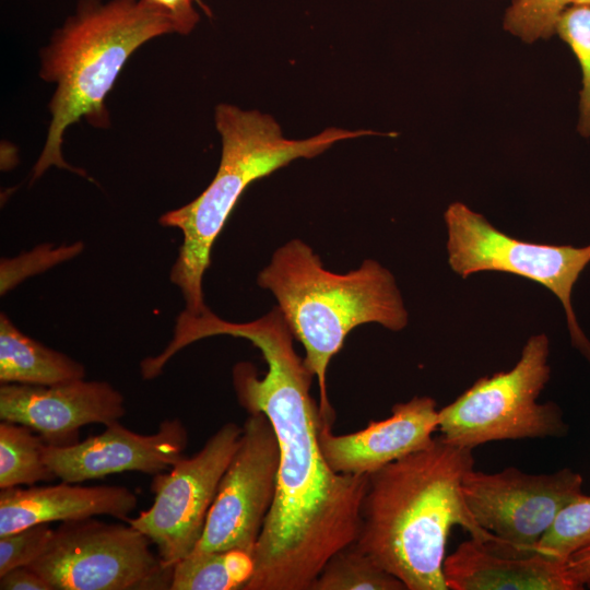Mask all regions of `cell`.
I'll return each instance as SVG.
<instances>
[{
    "instance_id": "4fadbf2b",
    "label": "cell",
    "mask_w": 590,
    "mask_h": 590,
    "mask_svg": "<svg viewBox=\"0 0 590 590\" xmlns=\"http://www.w3.org/2000/svg\"><path fill=\"white\" fill-rule=\"evenodd\" d=\"M125 414L123 396L106 381L81 378L50 386H0L1 421L30 427L47 445H73L82 426L106 425Z\"/></svg>"
},
{
    "instance_id": "30bf717a",
    "label": "cell",
    "mask_w": 590,
    "mask_h": 590,
    "mask_svg": "<svg viewBox=\"0 0 590 590\" xmlns=\"http://www.w3.org/2000/svg\"><path fill=\"white\" fill-rule=\"evenodd\" d=\"M461 491L475 521L514 556H528L558 514L582 495V477L570 469L529 474L517 468L496 473L469 470Z\"/></svg>"
},
{
    "instance_id": "277c9868",
    "label": "cell",
    "mask_w": 590,
    "mask_h": 590,
    "mask_svg": "<svg viewBox=\"0 0 590 590\" xmlns=\"http://www.w3.org/2000/svg\"><path fill=\"white\" fill-rule=\"evenodd\" d=\"M175 33L172 22L141 0H80L75 13L55 31L40 50L39 75L56 84L49 103L51 120L32 180L50 166L67 168L61 154L67 128L81 118L96 128L109 127L105 107L121 68L141 45Z\"/></svg>"
},
{
    "instance_id": "e0dca14e",
    "label": "cell",
    "mask_w": 590,
    "mask_h": 590,
    "mask_svg": "<svg viewBox=\"0 0 590 590\" xmlns=\"http://www.w3.org/2000/svg\"><path fill=\"white\" fill-rule=\"evenodd\" d=\"M85 377V367L21 332L0 315V381L50 386Z\"/></svg>"
},
{
    "instance_id": "44dd1931",
    "label": "cell",
    "mask_w": 590,
    "mask_h": 590,
    "mask_svg": "<svg viewBox=\"0 0 590 590\" xmlns=\"http://www.w3.org/2000/svg\"><path fill=\"white\" fill-rule=\"evenodd\" d=\"M590 546V496L580 495L568 504L539 541L535 552L568 559L575 552Z\"/></svg>"
},
{
    "instance_id": "52a82bcc",
    "label": "cell",
    "mask_w": 590,
    "mask_h": 590,
    "mask_svg": "<svg viewBox=\"0 0 590 590\" xmlns=\"http://www.w3.org/2000/svg\"><path fill=\"white\" fill-rule=\"evenodd\" d=\"M151 544L129 523L67 520L28 567L52 590L170 589L173 567L163 565Z\"/></svg>"
},
{
    "instance_id": "8fae6325",
    "label": "cell",
    "mask_w": 590,
    "mask_h": 590,
    "mask_svg": "<svg viewBox=\"0 0 590 590\" xmlns=\"http://www.w3.org/2000/svg\"><path fill=\"white\" fill-rule=\"evenodd\" d=\"M193 551L243 550L253 554L276 493L279 442L269 418L248 413Z\"/></svg>"
},
{
    "instance_id": "6da1fadb",
    "label": "cell",
    "mask_w": 590,
    "mask_h": 590,
    "mask_svg": "<svg viewBox=\"0 0 590 590\" xmlns=\"http://www.w3.org/2000/svg\"><path fill=\"white\" fill-rule=\"evenodd\" d=\"M192 331L199 340L220 334L246 339L268 367L263 377L250 363L233 369L240 405L269 418L280 451L274 502L244 590H310L329 558L356 541L368 475L338 473L326 461L319 444L323 418L310 394L314 375L295 351L278 307L244 323L208 310L194 319Z\"/></svg>"
},
{
    "instance_id": "5bb4252c",
    "label": "cell",
    "mask_w": 590,
    "mask_h": 590,
    "mask_svg": "<svg viewBox=\"0 0 590 590\" xmlns=\"http://www.w3.org/2000/svg\"><path fill=\"white\" fill-rule=\"evenodd\" d=\"M386 420L371 421L355 433L335 435L322 420L319 444L330 468L343 474L368 475L427 447L438 429V410L430 397H414L392 406Z\"/></svg>"
},
{
    "instance_id": "3957f363",
    "label": "cell",
    "mask_w": 590,
    "mask_h": 590,
    "mask_svg": "<svg viewBox=\"0 0 590 590\" xmlns=\"http://www.w3.org/2000/svg\"><path fill=\"white\" fill-rule=\"evenodd\" d=\"M257 282L274 295L293 337L303 344L304 362L318 381L321 417L332 424L327 370L347 334L370 322L392 331L408 324L393 275L371 259L347 273H333L305 241L292 239L274 251Z\"/></svg>"
},
{
    "instance_id": "7402d4cb",
    "label": "cell",
    "mask_w": 590,
    "mask_h": 590,
    "mask_svg": "<svg viewBox=\"0 0 590 590\" xmlns=\"http://www.w3.org/2000/svg\"><path fill=\"white\" fill-rule=\"evenodd\" d=\"M556 33L571 47L582 69L578 131L590 137V5L568 7L558 20Z\"/></svg>"
},
{
    "instance_id": "f1b7e54d",
    "label": "cell",
    "mask_w": 590,
    "mask_h": 590,
    "mask_svg": "<svg viewBox=\"0 0 590 590\" xmlns=\"http://www.w3.org/2000/svg\"><path fill=\"white\" fill-rule=\"evenodd\" d=\"M574 3L590 5V0H574Z\"/></svg>"
},
{
    "instance_id": "d6986e66",
    "label": "cell",
    "mask_w": 590,
    "mask_h": 590,
    "mask_svg": "<svg viewBox=\"0 0 590 590\" xmlns=\"http://www.w3.org/2000/svg\"><path fill=\"white\" fill-rule=\"evenodd\" d=\"M44 439L30 427L0 423V488L54 481L56 475L43 458Z\"/></svg>"
},
{
    "instance_id": "7c38bea8",
    "label": "cell",
    "mask_w": 590,
    "mask_h": 590,
    "mask_svg": "<svg viewBox=\"0 0 590 590\" xmlns=\"http://www.w3.org/2000/svg\"><path fill=\"white\" fill-rule=\"evenodd\" d=\"M187 445L188 432L179 418L162 421L150 435L114 421L101 434L73 445L45 444L43 458L57 479L81 483L128 471L155 475L182 458Z\"/></svg>"
},
{
    "instance_id": "7a4b0ae2",
    "label": "cell",
    "mask_w": 590,
    "mask_h": 590,
    "mask_svg": "<svg viewBox=\"0 0 590 590\" xmlns=\"http://www.w3.org/2000/svg\"><path fill=\"white\" fill-rule=\"evenodd\" d=\"M473 465L472 449L439 436L427 447L371 472L354 544L408 590H448L444 562L455 526L511 555L495 534L475 521L465 504L461 485Z\"/></svg>"
},
{
    "instance_id": "8992f818",
    "label": "cell",
    "mask_w": 590,
    "mask_h": 590,
    "mask_svg": "<svg viewBox=\"0 0 590 590\" xmlns=\"http://www.w3.org/2000/svg\"><path fill=\"white\" fill-rule=\"evenodd\" d=\"M550 341L531 337L517 364L507 371L476 380L447 406L438 410L440 437L473 449L494 440L559 437L568 426L554 402L538 403L551 377Z\"/></svg>"
},
{
    "instance_id": "cb8c5ba5",
    "label": "cell",
    "mask_w": 590,
    "mask_h": 590,
    "mask_svg": "<svg viewBox=\"0 0 590 590\" xmlns=\"http://www.w3.org/2000/svg\"><path fill=\"white\" fill-rule=\"evenodd\" d=\"M52 534L49 523H38L0 536V576L30 566L45 552Z\"/></svg>"
},
{
    "instance_id": "ac0fdd59",
    "label": "cell",
    "mask_w": 590,
    "mask_h": 590,
    "mask_svg": "<svg viewBox=\"0 0 590 590\" xmlns=\"http://www.w3.org/2000/svg\"><path fill=\"white\" fill-rule=\"evenodd\" d=\"M253 570L243 550L192 551L173 566L170 590H244Z\"/></svg>"
},
{
    "instance_id": "d4e9b609",
    "label": "cell",
    "mask_w": 590,
    "mask_h": 590,
    "mask_svg": "<svg viewBox=\"0 0 590 590\" xmlns=\"http://www.w3.org/2000/svg\"><path fill=\"white\" fill-rule=\"evenodd\" d=\"M82 249V244L62 246L57 249H51L50 246H40L30 253H25L19 258L3 260L1 268H14V272L1 275V294L5 293L13 285L25 279L30 274L40 272L47 268L72 258Z\"/></svg>"
},
{
    "instance_id": "603a6c76",
    "label": "cell",
    "mask_w": 590,
    "mask_h": 590,
    "mask_svg": "<svg viewBox=\"0 0 590 590\" xmlns=\"http://www.w3.org/2000/svg\"><path fill=\"white\" fill-rule=\"evenodd\" d=\"M574 0H512L504 17V27L527 43L548 38L556 33L563 12Z\"/></svg>"
},
{
    "instance_id": "4316f807",
    "label": "cell",
    "mask_w": 590,
    "mask_h": 590,
    "mask_svg": "<svg viewBox=\"0 0 590 590\" xmlns=\"http://www.w3.org/2000/svg\"><path fill=\"white\" fill-rule=\"evenodd\" d=\"M1 590H52L48 582L28 566H22L0 576Z\"/></svg>"
},
{
    "instance_id": "ba28073f",
    "label": "cell",
    "mask_w": 590,
    "mask_h": 590,
    "mask_svg": "<svg viewBox=\"0 0 590 590\" xmlns=\"http://www.w3.org/2000/svg\"><path fill=\"white\" fill-rule=\"evenodd\" d=\"M444 219L448 262L453 272L463 279L482 271L506 272L543 285L560 300L573 344L590 361V343L571 307L573 287L590 262V245L576 248L519 240L461 202L451 203Z\"/></svg>"
},
{
    "instance_id": "83f0119b",
    "label": "cell",
    "mask_w": 590,
    "mask_h": 590,
    "mask_svg": "<svg viewBox=\"0 0 590 590\" xmlns=\"http://www.w3.org/2000/svg\"><path fill=\"white\" fill-rule=\"evenodd\" d=\"M568 568L581 587L590 586V546L579 550L567 559Z\"/></svg>"
},
{
    "instance_id": "9a60e30c",
    "label": "cell",
    "mask_w": 590,
    "mask_h": 590,
    "mask_svg": "<svg viewBox=\"0 0 590 590\" xmlns=\"http://www.w3.org/2000/svg\"><path fill=\"white\" fill-rule=\"evenodd\" d=\"M444 577L451 590H580L567 559L534 553L512 556L487 542L471 538L444 562Z\"/></svg>"
},
{
    "instance_id": "ffe728a7",
    "label": "cell",
    "mask_w": 590,
    "mask_h": 590,
    "mask_svg": "<svg viewBox=\"0 0 590 590\" xmlns=\"http://www.w3.org/2000/svg\"><path fill=\"white\" fill-rule=\"evenodd\" d=\"M397 577L377 565L354 543L323 566L310 590H405Z\"/></svg>"
},
{
    "instance_id": "9c48e42d",
    "label": "cell",
    "mask_w": 590,
    "mask_h": 590,
    "mask_svg": "<svg viewBox=\"0 0 590 590\" xmlns=\"http://www.w3.org/2000/svg\"><path fill=\"white\" fill-rule=\"evenodd\" d=\"M241 433L243 426L228 422L193 456H184L167 472L153 475V504L127 519L156 546L163 565L173 567L196 548Z\"/></svg>"
},
{
    "instance_id": "484cf974",
    "label": "cell",
    "mask_w": 590,
    "mask_h": 590,
    "mask_svg": "<svg viewBox=\"0 0 590 590\" xmlns=\"http://www.w3.org/2000/svg\"><path fill=\"white\" fill-rule=\"evenodd\" d=\"M144 4L166 16L179 34L190 33L199 21L193 0H141Z\"/></svg>"
},
{
    "instance_id": "2e32d148",
    "label": "cell",
    "mask_w": 590,
    "mask_h": 590,
    "mask_svg": "<svg viewBox=\"0 0 590 590\" xmlns=\"http://www.w3.org/2000/svg\"><path fill=\"white\" fill-rule=\"evenodd\" d=\"M138 507V496L126 486L57 485L0 488V536L38 523L93 516L127 521Z\"/></svg>"
},
{
    "instance_id": "5b68a950",
    "label": "cell",
    "mask_w": 590,
    "mask_h": 590,
    "mask_svg": "<svg viewBox=\"0 0 590 590\" xmlns=\"http://www.w3.org/2000/svg\"><path fill=\"white\" fill-rule=\"evenodd\" d=\"M214 120L222 139V154L213 180L190 203L160 219L163 226L179 228L184 234L170 281L181 291L186 310L192 315L208 309L202 278L210 264L213 243L251 182L294 160L314 157L339 141L376 133L330 127L314 137L293 140L283 135L271 116L229 104L215 108Z\"/></svg>"
}]
</instances>
